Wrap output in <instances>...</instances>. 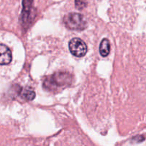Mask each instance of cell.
I'll return each instance as SVG.
<instances>
[{"mask_svg": "<svg viewBox=\"0 0 146 146\" xmlns=\"http://www.w3.org/2000/svg\"><path fill=\"white\" fill-rule=\"evenodd\" d=\"M72 83V76L67 72H57L47 77L44 81V87L49 91L64 89Z\"/></svg>", "mask_w": 146, "mask_h": 146, "instance_id": "obj_1", "label": "cell"}, {"mask_svg": "<svg viewBox=\"0 0 146 146\" xmlns=\"http://www.w3.org/2000/svg\"><path fill=\"white\" fill-rule=\"evenodd\" d=\"M64 24L67 29L76 31H82L87 27L85 17L78 13H69L64 17Z\"/></svg>", "mask_w": 146, "mask_h": 146, "instance_id": "obj_2", "label": "cell"}, {"mask_svg": "<svg viewBox=\"0 0 146 146\" xmlns=\"http://www.w3.org/2000/svg\"><path fill=\"white\" fill-rule=\"evenodd\" d=\"M68 47L71 54L77 57H83L87 52V46L83 40L78 38H72L69 41Z\"/></svg>", "mask_w": 146, "mask_h": 146, "instance_id": "obj_3", "label": "cell"}, {"mask_svg": "<svg viewBox=\"0 0 146 146\" xmlns=\"http://www.w3.org/2000/svg\"><path fill=\"white\" fill-rule=\"evenodd\" d=\"M0 64L1 65L9 64L11 61V53L9 48L4 44L0 46Z\"/></svg>", "mask_w": 146, "mask_h": 146, "instance_id": "obj_4", "label": "cell"}, {"mask_svg": "<svg viewBox=\"0 0 146 146\" xmlns=\"http://www.w3.org/2000/svg\"><path fill=\"white\" fill-rule=\"evenodd\" d=\"M110 50H111L110 41L107 38H104L100 44V54L103 57H106L109 54Z\"/></svg>", "mask_w": 146, "mask_h": 146, "instance_id": "obj_5", "label": "cell"}, {"mask_svg": "<svg viewBox=\"0 0 146 146\" xmlns=\"http://www.w3.org/2000/svg\"><path fill=\"white\" fill-rule=\"evenodd\" d=\"M35 92L30 88L24 89L21 93V96L27 101H32L35 98Z\"/></svg>", "mask_w": 146, "mask_h": 146, "instance_id": "obj_6", "label": "cell"}, {"mask_svg": "<svg viewBox=\"0 0 146 146\" xmlns=\"http://www.w3.org/2000/svg\"><path fill=\"white\" fill-rule=\"evenodd\" d=\"M87 0H75V6L76 9L81 10L86 8L87 6Z\"/></svg>", "mask_w": 146, "mask_h": 146, "instance_id": "obj_7", "label": "cell"}]
</instances>
